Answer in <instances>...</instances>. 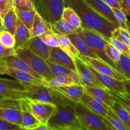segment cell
Segmentation results:
<instances>
[{
  "instance_id": "cell-1",
  "label": "cell",
  "mask_w": 130,
  "mask_h": 130,
  "mask_svg": "<svg viewBox=\"0 0 130 130\" xmlns=\"http://www.w3.org/2000/svg\"><path fill=\"white\" fill-rule=\"evenodd\" d=\"M65 6H71L77 12L82 22V28L91 30L101 36L107 42L112 36L118 25L96 13L83 0H63Z\"/></svg>"
},
{
  "instance_id": "cell-2",
  "label": "cell",
  "mask_w": 130,
  "mask_h": 130,
  "mask_svg": "<svg viewBox=\"0 0 130 130\" xmlns=\"http://www.w3.org/2000/svg\"><path fill=\"white\" fill-rule=\"evenodd\" d=\"M75 104L57 106V112L49 119L47 126L51 130H86L79 122L75 111Z\"/></svg>"
},
{
  "instance_id": "cell-3",
  "label": "cell",
  "mask_w": 130,
  "mask_h": 130,
  "mask_svg": "<svg viewBox=\"0 0 130 130\" xmlns=\"http://www.w3.org/2000/svg\"><path fill=\"white\" fill-rule=\"evenodd\" d=\"M23 85L28 91L27 98L29 99L39 100L42 102L50 103L57 106L76 104L51 86L27 84Z\"/></svg>"
},
{
  "instance_id": "cell-4",
  "label": "cell",
  "mask_w": 130,
  "mask_h": 130,
  "mask_svg": "<svg viewBox=\"0 0 130 130\" xmlns=\"http://www.w3.org/2000/svg\"><path fill=\"white\" fill-rule=\"evenodd\" d=\"M34 8L50 24L62 19L65 7L63 0H33Z\"/></svg>"
},
{
  "instance_id": "cell-5",
  "label": "cell",
  "mask_w": 130,
  "mask_h": 130,
  "mask_svg": "<svg viewBox=\"0 0 130 130\" xmlns=\"http://www.w3.org/2000/svg\"><path fill=\"white\" fill-rule=\"evenodd\" d=\"M16 55L24 60L36 72L48 81L55 77L44 59L36 55L29 48L22 47L15 50Z\"/></svg>"
},
{
  "instance_id": "cell-6",
  "label": "cell",
  "mask_w": 130,
  "mask_h": 130,
  "mask_svg": "<svg viewBox=\"0 0 130 130\" xmlns=\"http://www.w3.org/2000/svg\"><path fill=\"white\" fill-rule=\"evenodd\" d=\"M75 111L79 122L86 130H109L103 118L81 103H76Z\"/></svg>"
},
{
  "instance_id": "cell-7",
  "label": "cell",
  "mask_w": 130,
  "mask_h": 130,
  "mask_svg": "<svg viewBox=\"0 0 130 130\" xmlns=\"http://www.w3.org/2000/svg\"><path fill=\"white\" fill-rule=\"evenodd\" d=\"M77 34L86 42V44L96 53L100 59L115 68L116 65L105 55L104 48L107 42L101 36L85 28H83L82 30Z\"/></svg>"
},
{
  "instance_id": "cell-8",
  "label": "cell",
  "mask_w": 130,
  "mask_h": 130,
  "mask_svg": "<svg viewBox=\"0 0 130 130\" xmlns=\"http://www.w3.org/2000/svg\"><path fill=\"white\" fill-rule=\"evenodd\" d=\"M29 110L41 124L46 125L49 119L56 114L58 107L50 103L42 102L37 100L25 99Z\"/></svg>"
},
{
  "instance_id": "cell-9",
  "label": "cell",
  "mask_w": 130,
  "mask_h": 130,
  "mask_svg": "<svg viewBox=\"0 0 130 130\" xmlns=\"http://www.w3.org/2000/svg\"><path fill=\"white\" fill-rule=\"evenodd\" d=\"M0 96L20 100L27 98L28 91L17 80L0 78Z\"/></svg>"
},
{
  "instance_id": "cell-10",
  "label": "cell",
  "mask_w": 130,
  "mask_h": 130,
  "mask_svg": "<svg viewBox=\"0 0 130 130\" xmlns=\"http://www.w3.org/2000/svg\"><path fill=\"white\" fill-rule=\"evenodd\" d=\"M74 62L76 66V72L79 77L82 85L108 90L93 74L88 65L85 63L81 58H75Z\"/></svg>"
},
{
  "instance_id": "cell-11",
  "label": "cell",
  "mask_w": 130,
  "mask_h": 130,
  "mask_svg": "<svg viewBox=\"0 0 130 130\" xmlns=\"http://www.w3.org/2000/svg\"><path fill=\"white\" fill-rule=\"evenodd\" d=\"M80 58L88 66L92 67L93 69L97 71L98 72L106 76H110L115 79L119 81H124L127 80V79L124 76L119 73L114 67L108 64L107 63L103 61L99 58H94L91 57H84L81 56Z\"/></svg>"
},
{
  "instance_id": "cell-12",
  "label": "cell",
  "mask_w": 130,
  "mask_h": 130,
  "mask_svg": "<svg viewBox=\"0 0 130 130\" xmlns=\"http://www.w3.org/2000/svg\"><path fill=\"white\" fill-rule=\"evenodd\" d=\"M84 92L107 109L111 108L116 101L112 94L108 90L84 86Z\"/></svg>"
},
{
  "instance_id": "cell-13",
  "label": "cell",
  "mask_w": 130,
  "mask_h": 130,
  "mask_svg": "<svg viewBox=\"0 0 130 130\" xmlns=\"http://www.w3.org/2000/svg\"><path fill=\"white\" fill-rule=\"evenodd\" d=\"M4 59H5L6 66H7L8 69L15 70V71H20V72H25V73H28L29 74L32 75V76L37 77V78L46 80L42 76H41L37 72H36L28 65V63L26 62H25L24 60L22 59L20 57L17 55L16 54L5 57V58H4Z\"/></svg>"
},
{
  "instance_id": "cell-14",
  "label": "cell",
  "mask_w": 130,
  "mask_h": 130,
  "mask_svg": "<svg viewBox=\"0 0 130 130\" xmlns=\"http://www.w3.org/2000/svg\"><path fill=\"white\" fill-rule=\"evenodd\" d=\"M23 47L29 48L33 53L44 60L50 59L51 47L46 44L39 36L30 38Z\"/></svg>"
},
{
  "instance_id": "cell-15",
  "label": "cell",
  "mask_w": 130,
  "mask_h": 130,
  "mask_svg": "<svg viewBox=\"0 0 130 130\" xmlns=\"http://www.w3.org/2000/svg\"><path fill=\"white\" fill-rule=\"evenodd\" d=\"M49 60L76 72L74 60L58 47H51Z\"/></svg>"
},
{
  "instance_id": "cell-16",
  "label": "cell",
  "mask_w": 130,
  "mask_h": 130,
  "mask_svg": "<svg viewBox=\"0 0 130 130\" xmlns=\"http://www.w3.org/2000/svg\"><path fill=\"white\" fill-rule=\"evenodd\" d=\"M88 66L93 74L109 91L114 93H126L123 81L115 79L110 76L99 73L90 66Z\"/></svg>"
},
{
  "instance_id": "cell-17",
  "label": "cell",
  "mask_w": 130,
  "mask_h": 130,
  "mask_svg": "<svg viewBox=\"0 0 130 130\" xmlns=\"http://www.w3.org/2000/svg\"><path fill=\"white\" fill-rule=\"evenodd\" d=\"M83 1L96 13L118 26L112 8L107 5L102 0H83Z\"/></svg>"
},
{
  "instance_id": "cell-18",
  "label": "cell",
  "mask_w": 130,
  "mask_h": 130,
  "mask_svg": "<svg viewBox=\"0 0 130 130\" xmlns=\"http://www.w3.org/2000/svg\"><path fill=\"white\" fill-rule=\"evenodd\" d=\"M47 82L48 86L53 88L82 85L79 77L76 72H72L71 73L63 76H56Z\"/></svg>"
},
{
  "instance_id": "cell-19",
  "label": "cell",
  "mask_w": 130,
  "mask_h": 130,
  "mask_svg": "<svg viewBox=\"0 0 130 130\" xmlns=\"http://www.w3.org/2000/svg\"><path fill=\"white\" fill-rule=\"evenodd\" d=\"M22 110V128L25 130H30L40 125L41 123L29 110L25 99H20Z\"/></svg>"
},
{
  "instance_id": "cell-20",
  "label": "cell",
  "mask_w": 130,
  "mask_h": 130,
  "mask_svg": "<svg viewBox=\"0 0 130 130\" xmlns=\"http://www.w3.org/2000/svg\"><path fill=\"white\" fill-rule=\"evenodd\" d=\"M6 74L8 75L9 76L13 77L15 80L23 84L48 86V82L46 80L37 78V77H34L32 75L29 74L28 73H25V72H20V71H15V70L8 69Z\"/></svg>"
},
{
  "instance_id": "cell-21",
  "label": "cell",
  "mask_w": 130,
  "mask_h": 130,
  "mask_svg": "<svg viewBox=\"0 0 130 130\" xmlns=\"http://www.w3.org/2000/svg\"><path fill=\"white\" fill-rule=\"evenodd\" d=\"M79 103L82 104L83 105L86 107L90 110H91L103 118H106L107 115L108 110L110 109V108L107 109L105 107H104L100 103L95 100L91 96H90V95H88L85 92H84L83 95L81 97Z\"/></svg>"
},
{
  "instance_id": "cell-22",
  "label": "cell",
  "mask_w": 130,
  "mask_h": 130,
  "mask_svg": "<svg viewBox=\"0 0 130 130\" xmlns=\"http://www.w3.org/2000/svg\"><path fill=\"white\" fill-rule=\"evenodd\" d=\"M54 88L63 96L75 103H79L84 93V86L82 85H72Z\"/></svg>"
},
{
  "instance_id": "cell-23",
  "label": "cell",
  "mask_w": 130,
  "mask_h": 130,
  "mask_svg": "<svg viewBox=\"0 0 130 130\" xmlns=\"http://www.w3.org/2000/svg\"><path fill=\"white\" fill-rule=\"evenodd\" d=\"M55 34L57 40H58V48H60L62 51L67 53L73 60H74L76 58L81 57L79 52L77 51L76 47L74 46V45L71 41V39L68 36L57 34V33H55Z\"/></svg>"
},
{
  "instance_id": "cell-24",
  "label": "cell",
  "mask_w": 130,
  "mask_h": 130,
  "mask_svg": "<svg viewBox=\"0 0 130 130\" xmlns=\"http://www.w3.org/2000/svg\"><path fill=\"white\" fill-rule=\"evenodd\" d=\"M50 26L51 30L55 33L66 36L73 34H78L83 29L82 27L78 28L73 26L62 19L55 22L53 24H50Z\"/></svg>"
},
{
  "instance_id": "cell-25",
  "label": "cell",
  "mask_w": 130,
  "mask_h": 130,
  "mask_svg": "<svg viewBox=\"0 0 130 130\" xmlns=\"http://www.w3.org/2000/svg\"><path fill=\"white\" fill-rule=\"evenodd\" d=\"M68 36L69 37L71 41L72 42L77 51L79 52L81 56L91 57V58H99L96 53L89 47V46L86 44V42L78 34H73L69 35Z\"/></svg>"
},
{
  "instance_id": "cell-26",
  "label": "cell",
  "mask_w": 130,
  "mask_h": 130,
  "mask_svg": "<svg viewBox=\"0 0 130 130\" xmlns=\"http://www.w3.org/2000/svg\"><path fill=\"white\" fill-rule=\"evenodd\" d=\"M15 39V50L22 48L30 38V30L27 29L18 19L16 29L14 33Z\"/></svg>"
},
{
  "instance_id": "cell-27",
  "label": "cell",
  "mask_w": 130,
  "mask_h": 130,
  "mask_svg": "<svg viewBox=\"0 0 130 130\" xmlns=\"http://www.w3.org/2000/svg\"><path fill=\"white\" fill-rule=\"evenodd\" d=\"M50 29V23L46 21L36 11L32 25L30 30V38L39 36L42 34Z\"/></svg>"
},
{
  "instance_id": "cell-28",
  "label": "cell",
  "mask_w": 130,
  "mask_h": 130,
  "mask_svg": "<svg viewBox=\"0 0 130 130\" xmlns=\"http://www.w3.org/2000/svg\"><path fill=\"white\" fill-rule=\"evenodd\" d=\"M0 118L22 127L21 109L0 108Z\"/></svg>"
},
{
  "instance_id": "cell-29",
  "label": "cell",
  "mask_w": 130,
  "mask_h": 130,
  "mask_svg": "<svg viewBox=\"0 0 130 130\" xmlns=\"http://www.w3.org/2000/svg\"><path fill=\"white\" fill-rule=\"evenodd\" d=\"M17 21L18 17L15 11V7H12L1 19L3 29L14 35Z\"/></svg>"
},
{
  "instance_id": "cell-30",
  "label": "cell",
  "mask_w": 130,
  "mask_h": 130,
  "mask_svg": "<svg viewBox=\"0 0 130 130\" xmlns=\"http://www.w3.org/2000/svg\"><path fill=\"white\" fill-rule=\"evenodd\" d=\"M62 19L76 27L81 28L83 27L79 16L71 6H65L62 13Z\"/></svg>"
},
{
  "instance_id": "cell-31",
  "label": "cell",
  "mask_w": 130,
  "mask_h": 130,
  "mask_svg": "<svg viewBox=\"0 0 130 130\" xmlns=\"http://www.w3.org/2000/svg\"><path fill=\"white\" fill-rule=\"evenodd\" d=\"M17 15L20 21L27 28L30 30L34 21L36 11V10H20L15 8Z\"/></svg>"
},
{
  "instance_id": "cell-32",
  "label": "cell",
  "mask_w": 130,
  "mask_h": 130,
  "mask_svg": "<svg viewBox=\"0 0 130 130\" xmlns=\"http://www.w3.org/2000/svg\"><path fill=\"white\" fill-rule=\"evenodd\" d=\"M111 109L121 119V121L125 124L128 129L130 130V114L123 106V105L116 100L111 107Z\"/></svg>"
},
{
  "instance_id": "cell-33",
  "label": "cell",
  "mask_w": 130,
  "mask_h": 130,
  "mask_svg": "<svg viewBox=\"0 0 130 130\" xmlns=\"http://www.w3.org/2000/svg\"><path fill=\"white\" fill-rule=\"evenodd\" d=\"M115 69L130 81V56L121 53L120 60L116 64Z\"/></svg>"
},
{
  "instance_id": "cell-34",
  "label": "cell",
  "mask_w": 130,
  "mask_h": 130,
  "mask_svg": "<svg viewBox=\"0 0 130 130\" xmlns=\"http://www.w3.org/2000/svg\"><path fill=\"white\" fill-rule=\"evenodd\" d=\"M105 119L110 123L112 126L117 130H129L125 124L121 121V119L113 112L111 108L108 110L107 115Z\"/></svg>"
},
{
  "instance_id": "cell-35",
  "label": "cell",
  "mask_w": 130,
  "mask_h": 130,
  "mask_svg": "<svg viewBox=\"0 0 130 130\" xmlns=\"http://www.w3.org/2000/svg\"><path fill=\"white\" fill-rule=\"evenodd\" d=\"M45 61L47 63V64H48V66H49L52 74L54 75L55 77H56V76H63V75L68 74H70L72 72H73V71L67 69V67H64L63 66H61L60 64H58V63H55V62H52V61L50 60H47Z\"/></svg>"
},
{
  "instance_id": "cell-36",
  "label": "cell",
  "mask_w": 130,
  "mask_h": 130,
  "mask_svg": "<svg viewBox=\"0 0 130 130\" xmlns=\"http://www.w3.org/2000/svg\"><path fill=\"white\" fill-rule=\"evenodd\" d=\"M112 36L130 49V32L129 30L118 27L113 32Z\"/></svg>"
},
{
  "instance_id": "cell-37",
  "label": "cell",
  "mask_w": 130,
  "mask_h": 130,
  "mask_svg": "<svg viewBox=\"0 0 130 130\" xmlns=\"http://www.w3.org/2000/svg\"><path fill=\"white\" fill-rule=\"evenodd\" d=\"M112 10L116 20L118 23V27L122 28V29L129 30L128 24V19H127L126 15L121 10H119V9L112 8Z\"/></svg>"
},
{
  "instance_id": "cell-38",
  "label": "cell",
  "mask_w": 130,
  "mask_h": 130,
  "mask_svg": "<svg viewBox=\"0 0 130 130\" xmlns=\"http://www.w3.org/2000/svg\"><path fill=\"white\" fill-rule=\"evenodd\" d=\"M0 42L6 48H14L15 45V39L13 34L5 30L0 32Z\"/></svg>"
},
{
  "instance_id": "cell-39",
  "label": "cell",
  "mask_w": 130,
  "mask_h": 130,
  "mask_svg": "<svg viewBox=\"0 0 130 130\" xmlns=\"http://www.w3.org/2000/svg\"><path fill=\"white\" fill-rule=\"evenodd\" d=\"M104 52L107 57L114 63L116 64L120 60L121 53L119 52L116 48H114L112 44L107 43L105 46Z\"/></svg>"
},
{
  "instance_id": "cell-40",
  "label": "cell",
  "mask_w": 130,
  "mask_h": 130,
  "mask_svg": "<svg viewBox=\"0 0 130 130\" xmlns=\"http://www.w3.org/2000/svg\"><path fill=\"white\" fill-rule=\"evenodd\" d=\"M39 38L50 47H58V43L57 38L54 32L49 30L39 36Z\"/></svg>"
},
{
  "instance_id": "cell-41",
  "label": "cell",
  "mask_w": 130,
  "mask_h": 130,
  "mask_svg": "<svg viewBox=\"0 0 130 130\" xmlns=\"http://www.w3.org/2000/svg\"><path fill=\"white\" fill-rule=\"evenodd\" d=\"M116 100L123 105L130 114V95L127 93H114L110 91Z\"/></svg>"
},
{
  "instance_id": "cell-42",
  "label": "cell",
  "mask_w": 130,
  "mask_h": 130,
  "mask_svg": "<svg viewBox=\"0 0 130 130\" xmlns=\"http://www.w3.org/2000/svg\"><path fill=\"white\" fill-rule=\"evenodd\" d=\"M0 108H17L21 109L20 99H13L0 96Z\"/></svg>"
},
{
  "instance_id": "cell-43",
  "label": "cell",
  "mask_w": 130,
  "mask_h": 130,
  "mask_svg": "<svg viewBox=\"0 0 130 130\" xmlns=\"http://www.w3.org/2000/svg\"><path fill=\"white\" fill-rule=\"evenodd\" d=\"M108 43L112 44L115 48H116L120 53L126 55L130 56V49L129 48L124 45L123 43L119 41V40L115 38L114 37L112 36L111 38H109L108 40Z\"/></svg>"
},
{
  "instance_id": "cell-44",
  "label": "cell",
  "mask_w": 130,
  "mask_h": 130,
  "mask_svg": "<svg viewBox=\"0 0 130 130\" xmlns=\"http://www.w3.org/2000/svg\"><path fill=\"white\" fill-rule=\"evenodd\" d=\"M14 7L20 10H35L33 0H14Z\"/></svg>"
},
{
  "instance_id": "cell-45",
  "label": "cell",
  "mask_w": 130,
  "mask_h": 130,
  "mask_svg": "<svg viewBox=\"0 0 130 130\" xmlns=\"http://www.w3.org/2000/svg\"><path fill=\"white\" fill-rule=\"evenodd\" d=\"M0 130H24L20 126L13 124L0 118Z\"/></svg>"
},
{
  "instance_id": "cell-46",
  "label": "cell",
  "mask_w": 130,
  "mask_h": 130,
  "mask_svg": "<svg viewBox=\"0 0 130 130\" xmlns=\"http://www.w3.org/2000/svg\"><path fill=\"white\" fill-rule=\"evenodd\" d=\"M12 7L13 6L11 5L9 0H0V19L1 20Z\"/></svg>"
},
{
  "instance_id": "cell-47",
  "label": "cell",
  "mask_w": 130,
  "mask_h": 130,
  "mask_svg": "<svg viewBox=\"0 0 130 130\" xmlns=\"http://www.w3.org/2000/svg\"><path fill=\"white\" fill-rule=\"evenodd\" d=\"M16 54L15 48H6L0 42V58H3Z\"/></svg>"
},
{
  "instance_id": "cell-48",
  "label": "cell",
  "mask_w": 130,
  "mask_h": 130,
  "mask_svg": "<svg viewBox=\"0 0 130 130\" xmlns=\"http://www.w3.org/2000/svg\"><path fill=\"white\" fill-rule=\"evenodd\" d=\"M121 10L126 15L130 16V0H121Z\"/></svg>"
},
{
  "instance_id": "cell-49",
  "label": "cell",
  "mask_w": 130,
  "mask_h": 130,
  "mask_svg": "<svg viewBox=\"0 0 130 130\" xmlns=\"http://www.w3.org/2000/svg\"><path fill=\"white\" fill-rule=\"evenodd\" d=\"M112 8H117L121 10V0H102Z\"/></svg>"
},
{
  "instance_id": "cell-50",
  "label": "cell",
  "mask_w": 130,
  "mask_h": 130,
  "mask_svg": "<svg viewBox=\"0 0 130 130\" xmlns=\"http://www.w3.org/2000/svg\"><path fill=\"white\" fill-rule=\"evenodd\" d=\"M8 69V68L6 66L5 61H4L2 63H0V74H6Z\"/></svg>"
},
{
  "instance_id": "cell-51",
  "label": "cell",
  "mask_w": 130,
  "mask_h": 130,
  "mask_svg": "<svg viewBox=\"0 0 130 130\" xmlns=\"http://www.w3.org/2000/svg\"><path fill=\"white\" fill-rule=\"evenodd\" d=\"M124 86V89H125L126 93L129 94L130 95V81L129 80H126L123 81Z\"/></svg>"
},
{
  "instance_id": "cell-52",
  "label": "cell",
  "mask_w": 130,
  "mask_h": 130,
  "mask_svg": "<svg viewBox=\"0 0 130 130\" xmlns=\"http://www.w3.org/2000/svg\"><path fill=\"white\" fill-rule=\"evenodd\" d=\"M30 130H51L47 126V125H45V124H41L40 125L38 126V127L36 128H34L32 129H30Z\"/></svg>"
},
{
  "instance_id": "cell-53",
  "label": "cell",
  "mask_w": 130,
  "mask_h": 130,
  "mask_svg": "<svg viewBox=\"0 0 130 130\" xmlns=\"http://www.w3.org/2000/svg\"><path fill=\"white\" fill-rule=\"evenodd\" d=\"M103 119H104V123H105V124L107 125V126L108 127V129H109V130H117V129H116L115 128H114V127L111 125V124H110V123H109V122L105 118H103Z\"/></svg>"
},
{
  "instance_id": "cell-54",
  "label": "cell",
  "mask_w": 130,
  "mask_h": 130,
  "mask_svg": "<svg viewBox=\"0 0 130 130\" xmlns=\"http://www.w3.org/2000/svg\"><path fill=\"white\" fill-rule=\"evenodd\" d=\"M3 30V29L2 23H1V19H0V32L2 31Z\"/></svg>"
},
{
  "instance_id": "cell-55",
  "label": "cell",
  "mask_w": 130,
  "mask_h": 130,
  "mask_svg": "<svg viewBox=\"0 0 130 130\" xmlns=\"http://www.w3.org/2000/svg\"><path fill=\"white\" fill-rule=\"evenodd\" d=\"M9 1H10V3L11 4V5L14 7V0H9Z\"/></svg>"
},
{
  "instance_id": "cell-56",
  "label": "cell",
  "mask_w": 130,
  "mask_h": 130,
  "mask_svg": "<svg viewBox=\"0 0 130 130\" xmlns=\"http://www.w3.org/2000/svg\"><path fill=\"white\" fill-rule=\"evenodd\" d=\"M4 61H5V59L3 58H0V63H2V62H3Z\"/></svg>"
},
{
  "instance_id": "cell-57",
  "label": "cell",
  "mask_w": 130,
  "mask_h": 130,
  "mask_svg": "<svg viewBox=\"0 0 130 130\" xmlns=\"http://www.w3.org/2000/svg\"><path fill=\"white\" fill-rule=\"evenodd\" d=\"M128 27H129V32H130V23L129 22H128Z\"/></svg>"
},
{
  "instance_id": "cell-58",
  "label": "cell",
  "mask_w": 130,
  "mask_h": 130,
  "mask_svg": "<svg viewBox=\"0 0 130 130\" xmlns=\"http://www.w3.org/2000/svg\"><path fill=\"white\" fill-rule=\"evenodd\" d=\"M65 130H77V129H67Z\"/></svg>"
},
{
  "instance_id": "cell-59",
  "label": "cell",
  "mask_w": 130,
  "mask_h": 130,
  "mask_svg": "<svg viewBox=\"0 0 130 130\" xmlns=\"http://www.w3.org/2000/svg\"><path fill=\"white\" fill-rule=\"evenodd\" d=\"M24 130H25V129H24Z\"/></svg>"
},
{
  "instance_id": "cell-60",
  "label": "cell",
  "mask_w": 130,
  "mask_h": 130,
  "mask_svg": "<svg viewBox=\"0 0 130 130\" xmlns=\"http://www.w3.org/2000/svg\"></svg>"
}]
</instances>
